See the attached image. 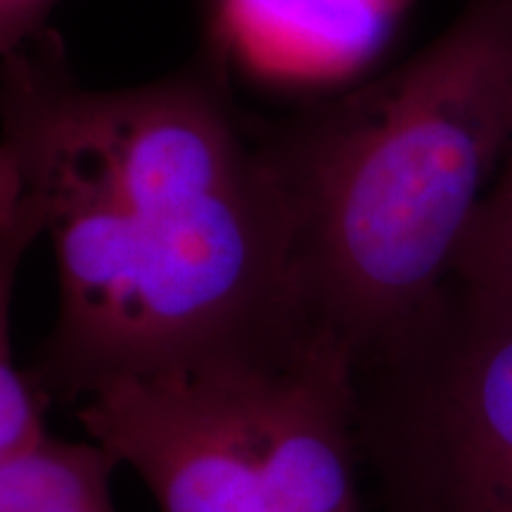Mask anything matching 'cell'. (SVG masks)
I'll return each mask as SVG.
<instances>
[{"label":"cell","instance_id":"cell-1","mask_svg":"<svg viewBox=\"0 0 512 512\" xmlns=\"http://www.w3.org/2000/svg\"><path fill=\"white\" fill-rule=\"evenodd\" d=\"M5 55L0 181L41 209L60 309L29 368L46 401L117 380L285 361L302 309L283 192L219 55L86 91L55 34Z\"/></svg>","mask_w":512,"mask_h":512},{"label":"cell","instance_id":"cell-2","mask_svg":"<svg viewBox=\"0 0 512 512\" xmlns=\"http://www.w3.org/2000/svg\"><path fill=\"white\" fill-rule=\"evenodd\" d=\"M311 330L361 361L451 285L512 147V0H467L384 79L259 131Z\"/></svg>","mask_w":512,"mask_h":512},{"label":"cell","instance_id":"cell-3","mask_svg":"<svg viewBox=\"0 0 512 512\" xmlns=\"http://www.w3.org/2000/svg\"><path fill=\"white\" fill-rule=\"evenodd\" d=\"M354 384L382 512H512V302L451 280Z\"/></svg>","mask_w":512,"mask_h":512},{"label":"cell","instance_id":"cell-4","mask_svg":"<svg viewBox=\"0 0 512 512\" xmlns=\"http://www.w3.org/2000/svg\"><path fill=\"white\" fill-rule=\"evenodd\" d=\"M76 415L95 444L143 479L162 512H297L200 375L110 382L76 403Z\"/></svg>","mask_w":512,"mask_h":512},{"label":"cell","instance_id":"cell-5","mask_svg":"<svg viewBox=\"0 0 512 512\" xmlns=\"http://www.w3.org/2000/svg\"><path fill=\"white\" fill-rule=\"evenodd\" d=\"M406 0H223L235 31L266 48L354 62L389 34Z\"/></svg>","mask_w":512,"mask_h":512},{"label":"cell","instance_id":"cell-6","mask_svg":"<svg viewBox=\"0 0 512 512\" xmlns=\"http://www.w3.org/2000/svg\"><path fill=\"white\" fill-rule=\"evenodd\" d=\"M117 465L93 439L48 434L29 451L0 460V512H117L110 489Z\"/></svg>","mask_w":512,"mask_h":512},{"label":"cell","instance_id":"cell-7","mask_svg":"<svg viewBox=\"0 0 512 512\" xmlns=\"http://www.w3.org/2000/svg\"><path fill=\"white\" fill-rule=\"evenodd\" d=\"M453 280L512 302V147L472 216Z\"/></svg>","mask_w":512,"mask_h":512},{"label":"cell","instance_id":"cell-8","mask_svg":"<svg viewBox=\"0 0 512 512\" xmlns=\"http://www.w3.org/2000/svg\"><path fill=\"white\" fill-rule=\"evenodd\" d=\"M60 0H0V50L5 55L48 36V19Z\"/></svg>","mask_w":512,"mask_h":512}]
</instances>
